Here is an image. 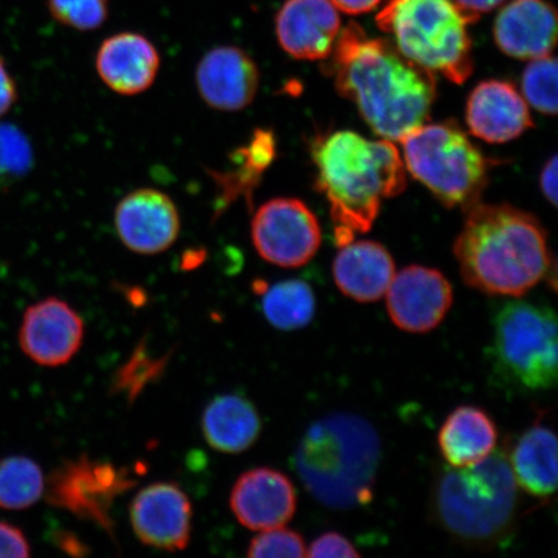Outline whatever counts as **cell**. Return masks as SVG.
<instances>
[{
    "label": "cell",
    "instance_id": "obj_17",
    "mask_svg": "<svg viewBox=\"0 0 558 558\" xmlns=\"http://www.w3.org/2000/svg\"><path fill=\"white\" fill-rule=\"evenodd\" d=\"M275 31L279 47L292 59L324 61L337 44L341 20L330 0H284Z\"/></svg>",
    "mask_w": 558,
    "mask_h": 558
},
{
    "label": "cell",
    "instance_id": "obj_28",
    "mask_svg": "<svg viewBox=\"0 0 558 558\" xmlns=\"http://www.w3.org/2000/svg\"><path fill=\"white\" fill-rule=\"evenodd\" d=\"M522 96L543 116L557 114V60L553 54L535 59L523 70Z\"/></svg>",
    "mask_w": 558,
    "mask_h": 558
},
{
    "label": "cell",
    "instance_id": "obj_20",
    "mask_svg": "<svg viewBox=\"0 0 558 558\" xmlns=\"http://www.w3.org/2000/svg\"><path fill=\"white\" fill-rule=\"evenodd\" d=\"M96 72L118 95L135 96L148 90L160 68L157 47L143 34L123 32L105 39L96 53Z\"/></svg>",
    "mask_w": 558,
    "mask_h": 558
},
{
    "label": "cell",
    "instance_id": "obj_1",
    "mask_svg": "<svg viewBox=\"0 0 558 558\" xmlns=\"http://www.w3.org/2000/svg\"><path fill=\"white\" fill-rule=\"evenodd\" d=\"M324 61L335 88L355 104L376 135L401 142L427 122L437 96L436 74L404 58L392 40L369 38L351 23Z\"/></svg>",
    "mask_w": 558,
    "mask_h": 558
},
{
    "label": "cell",
    "instance_id": "obj_33",
    "mask_svg": "<svg viewBox=\"0 0 558 558\" xmlns=\"http://www.w3.org/2000/svg\"><path fill=\"white\" fill-rule=\"evenodd\" d=\"M306 557L326 558V557H361V554L353 546L352 542L347 539L344 535L330 532L325 533L316 541H313L310 548L306 549Z\"/></svg>",
    "mask_w": 558,
    "mask_h": 558
},
{
    "label": "cell",
    "instance_id": "obj_6",
    "mask_svg": "<svg viewBox=\"0 0 558 558\" xmlns=\"http://www.w3.org/2000/svg\"><path fill=\"white\" fill-rule=\"evenodd\" d=\"M473 23L453 0H388L376 16L404 58L457 85L473 72Z\"/></svg>",
    "mask_w": 558,
    "mask_h": 558
},
{
    "label": "cell",
    "instance_id": "obj_22",
    "mask_svg": "<svg viewBox=\"0 0 558 558\" xmlns=\"http://www.w3.org/2000/svg\"><path fill=\"white\" fill-rule=\"evenodd\" d=\"M515 483L534 498L547 500L557 487V438L539 422L523 430L506 453Z\"/></svg>",
    "mask_w": 558,
    "mask_h": 558
},
{
    "label": "cell",
    "instance_id": "obj_23",
    "mask_svg": "<svg viewBox=\"0 0 558 558\" xmlns=\"http://www.w3.org/2000/svg\"><path fill=\"white\" fill-rule=\"evenodd\" d=\"M497 424L485 410L476 407L457 408L438 432L439 452L452 469L481 462L497 448Z\"/></svg>",
    "mask_w": 558,
    "mask_h": 558
},
{
    "label": "cell",
    "instance_id": "obj_2",
    "mask_svg": "<svg viewBox=\"0 0 558 558\" xmlns=\"http://www.w3.org/2000/svg\"><path fill=\"white\" fill-rule=\"evenodd\" d=\"M311 153L316 190L329 202L339 247L367 233L379 216L383 201L407 190V167L390 140L335 131L314 138Z\"/></svg>",
    "mask_w": 558,
    "mask_h": 558
},
{
    "label": "cell",
    "instance_id": "obj_26",
    "mask_svg": "<svg viewBox=\"0 0 558 558\" xmlns=\"http://www.w3.org/2000/svg\"><path fill=\"white\" fill-rule=\"evenodd\" d=\"M46 477L39 464L23 456L0 460V508L23 511L44 497Z\"/></svg>",
    "mask_w": 558,
    "mask_h": 558
},
{
    "label": "cell",
    "instance_id": "obj_21",
    "mask_svg": "<svg viewBox=\"0 0 558 558\" xmlns=\"http://www.w3.org/2000/svg\"><path fill=\"white\" fill-rule=\"evenodd\" d=\"M396 275L389 251L374 241H352L340 247L332 263L333 281L343 294L359 303L379 302Z\"/></svg>",
    "mask_w": 558,
    "mask_h": 558
},
{
    "label": "cell",
    "instance_id": "obj_18",
    "mask_svg": "<svg viewBox=\"0 0 558 558\" xmlns=\"http://www.w3.org/2000/svg\"><path fill=\"white\" fill-rule=\"evenodd\" d=\"M466 128L488 144H505L533 128L529 105L511 82L488 80L472 89L465 108Z\"/></svg>",
    "mask_w": 558,
    "mask_h": 558
},
{
    "label": "cell",
    "instance_id": "obj_19",
    "mask_svg": "<svg viewBox=\"0 0 558 558\" xmlns=\"http://www.w3.org/2000/svg\"><path fill=\"white\" fill-rule=\"evenodd\" d=\"M495 45L509 58L535 60L553 54L557 12L547 0H511L493 27Z\"/></svg>",
    "mask_w": 558,
    "mask_h": 558
},
{
    "label": "cell",
    "instance_id": "obj_9",
    "mask_svg": "<svg viewBox=\"0 0 558 558\" xmlns=\"http://www.w3.org/2000/svg\"><path fill=\"white\" fill-rule=\"evenodd\" d=\"M135 484L128 469L82 456L65 460L48 476L44 497L52 507L93 522L111 535V508Z\"/></svg>",
    "mask_w": 558,
    "mask_h": 558
},
{
    "label": "cell",
    "instance_id": "obj_30",
    "mask_svg": "<svg viewBox=\"0 0 558 558\" xmlns=\"http://www.w3.org/2000/svg\"><path fill=\"white\" fill-rule=\"evenodd\" d=\"M48 11L59 24L76 32H94L107 23L109 0H47Z\"/></svg>",
    "mask_w": 558,
    "mask_h": 558
},
{
    "label": "cell",
    "instance_id": "obj_34",
    "mask_svg": "<svg viewBox=\"0 0 558 558\" xmlns=\"http://www.w3.org/2000/svg\"><path fill=\"white\" fill-rule=\"evenodd\" d=\"M31 554V543L23 530L0 521V558H27Z\"/></svg>",
    "mask_w": 558,
    "mask_h": 558
},
{
    "label": "cell",
    "instance_id": "obj_8",
    "mask_svg": "<svg viewBox=\"0 0 558 558\" xmlns=\"http://www.w3.org/2000/svg\"><path fill=\"white\" fill-rule=\"evenodd\" d=\"M494 373L509 387L536 393L557 383V317L548 305L513 300L494 318Z\"/></svg>",
    "mask_w": 558,
    "mask_h": 558
},
{
    "label": "cell",
    "instance_id": "obj_3",
    "mask_svg": "<svg viewBox=\"0 0 558 558\" xmlns=\"http://www.w3.org/2000/svg\"><path fill=\"white\" fill-rule=\"evenodd\" d=\"M465 213L453 254L470 288L486 295L520 298L554 269L546 229L534 215L481 202Z\"/></svg>",
    "mask_w": 558,
    "mask_h": 558
},
{
    "label": "cell",
    "instance_id": "obj_29",
    "mask_svg": "<svg viewBox=\"0 0 558 558\" xmlns=\"http://www.w3.org/2000/svg\"><path fill=\"white\" fill-rule=\"evenodd\" d=\"M33 165L29 138L15 124L0 123V191L25 178Z\"/></svg>",
    "mask_w": 558,
    "mask_h": 558
},
{
    "label": "cell",
    "instance_id": "obj_16",
    "mask_svg": "<svg viewBox=\"0 0 558 558\" xmlns=\"http://www.w3.org/2000/svg\"><path fill=\"white\" fill-rule=\"evenodd\" d=\"M229 505L242 526L264 532L284 526L294 518L298 495L283 472L260 466L244 472L235 481Z\"/></svg>",
    "mask_w": 558,
    "mask_h": 558
},
{
    "label": "cell",
    "instance_id": "obj_25",
    "mask_svg": "<svg viewBox=\"0 0 558 558\" xmlns=\"http://www.w3.org/2000/svg\"><path fill=\"white\" fill-rule=\"evenodd\" d=\"M262 310L268 323L281 331H296L308 326L316 316V295L302 279H288L265 288Z\"/></svg>",
    "mask_w": 558,
    "mask_h": 558
},
{
    "label": "cell",
    "instance_id": "obj_13",
    "mask_svg": "<svg viewBox=\"0 0 558 558\" xmlns=\"http://www.w3.org/2000/svg\"><path fill=\"white\" fill-rule=\"evenodd\" d=\"M386 296L392 323L411 333L437 329L448 316L453 300L449 279L423 265H410L395 275Z\"/></svg>",
    "mask_w": 558,
    "mask_h": 558
},
{
    "label": "cell",
    "instance_id": "obj_24",
    "mask_svg": "<svg viewBox=\"0 0 558 558\" xmlns=\"http://www.w3.org/2000/svg\"><path fill=\"white\" fill-rule=\"evenodd\" d=\"M201 424L209 448L222 453L246 451L262 434L259 411L241 395L215 397L202 414Z\"/></svg>",
    "mask_w": 558,
    "mask_h": 558
},
{
    "label": "cell",
    "instance_id": "obj_10",
    "mask_svg": "<svg viewBox=\"0 0 558 558\" xmlns=\"http://www.w3.org/2000/svg\"><path fill=\"white\" fill-rule=\"evenodd\" d=\"M251 240L265 262L300 268L317 254L323 230L303 201L274 198L257 208L251 221Z\"/></svg>",
    "mask_w": 558,
    "mask_h": 558
},
{
    "label": "cell",
    "instance_id": "obj_35",
    "mask_svg": "<svg viewBox=\"0 0 558 558\" xmlns=\"http://www.w3.org/2000/svg\"><path fill=\"white\" fill-rule=\"evenodd\" d=\"M17 97L16 81L13 80L4 59L0 56V117L9 113L16 104Z\"/></svg>",
    "mask_w": 558,
    "mask_h": 558
},
{
    "label": "cell",
    "instance_id": "obj_37",
    "mask_svg": "<svg viewBox=\"0 0 558 558\" xmlns=\"http://www.w3.org/2000/svg\"><path fill=\"white\" fill-rule=\"evenodd\" d=\"M505 2L506 0H453V3L473 21L478 20L484 13L499 9Z\"/></svg>",
    "mask_w": 558,
    "mask_h": 558
},
{
    "label": "cell",
    "instance_id": "obj_36",
    "mask_svg": "<svg viewBox=\"0 0 558 558\" xmlns=\"http://www.w3.org/2000/svg\"><path fill=\"white\" fill-rule=\"evenodd\" d=\"M557 156L547 160L541 172V191L554 207L557 206Z\"/></svg>",
    "mask_w": 558,
    "mask_h": 558
},
{
    "label": "cell",
    "instance_id": "obj_4",
    "mask_svg": "<svg viewBox=\"0 0 558 558\" xmlns=\"http://www.w3.org/2000/svg\"><path fill=\"white\" fill-rule=\"evenodd\" d=\"M435 522L473 548H494L518 525L520 490L504 450L465 469L446 465L430 494Z\"/></svg>",
    "mask_w": 558,
    "mask_h": 558
},
{
    "label": "cell",
    "instance_id": "obj_7",
    "mask_svg": "<svg viewBox=\"0 0 558 558\" xmlns=\"http://www.w3.org/2000/svg\"><path fill=\"white\" fill-rule=\"evenodd\" d=\"M401 143L407 170L444 206L478 204L492 165L456 123L422 124Z\"/></svg>",
    "mask_w": 558,
    "mask_h": 558
},
{
    "label": "cell",
    "instance_id": "obj_14",
    "mask_svg": "<svg viewBox=\"0 0 558 558\" xmlns=\"http://www.w3.org/2000/svg\"><path fill=\"white\" fill-rule=\"evenodd\" d=\"M114 226L121 242L132 253L157 255L178 241L181 221L169 195L143 187L125 195L117 205Z\"/></svg>",
    "mask_w": 558,
    "mask_h": 558
},
{
    "label": "cell",
    "instance_id": "obj_38",
    "mask_svg": "<svg viewBox=\"0 0 558 558\" xmlns=\"http://www.w3.org/2000/svg\"><path fill=\"white\" fill-rule=\"evenodd\" d=\"M335 9L347 13V15L357 16L372 12L381 3V0H330Z\"/></svg>",
    "mask_w": 558,
    "mask_h": 558
},
{
    "label": "cell",
    "instance_id": "obj_32",
    "mask_svg": "<svg viewBox=\"0 0 558 558\" xmlns=\"http://www.w3.org/2000/svg\"><path fill=\"white\" fill-rule=\"evenodd\" d=\"M247 556L253 558H300L306 556L302 535L283 526L264 530L248 544Z\"/></svg>",
    "mask_w": 558,
    "mask_h": 558
},
{
    "label": "cell",
    "instance_id": "obj_31",
    "mask_svg": "<svg viewBox=\"0 0 558 558\" xmlns=\"http://www.w3.org/2000/svg\"><path fill=\"white\" fill-rule=\"evenodd\" d=\"M167 364V359H151L144 344H140L131 355L128 364L123 365L116 375L114 392H124L130 401L137 399L149 383L155 381Z\"/></svg>",
    "mask_w": 558,
    "mask_h": 558
},
{
    "label": "cell",
    "instance_id": "obj_12",
    "mask_svg": "<svg viewBox=\"0 0 558 558\" xmlns=\"http://www.w3.org/2000/svg\"><path fill=\"white\" fill-rule=\"evenodd\" d=\"M130 521L145 546L178 553L190 546L192 539V501L177 484H151L132 499Z\"/></svg>",
    "mask_w": 558,
    "mask_h": 558
},
{
    "label": "cell",
    "instance_id": "obj_27",
    "mask_svg": "<svg viewBox=\"0 0 558 558\" xmlns=\"http://www.w3.org/2000/svg\"><path fill=\"white\" fill-rule=\"evenodd\" d=\"M239 155V171L226 179V193L246 194L259 184L264 171L269 169L277 155V143L274 132L269 130H256L250 143L236 151Z\"/></svg>",
    "mask_w": 558,
    "mask_h": 558
},
{
    "label": "cell",
    "instance_id": "obj_39",
    "mask_svg": "<svg viewBox=\"0 0 558 558\" xmlns=\"http://www.w3.org/2000/svg\"><path fill=\"white\" fill-rule=\"evenodd\" d=\"M54 543L61 550L72 556H86L89 550L73 533L59 532L54 535Z\"/></svg>",
    "mask_w": 558,
    "mask_h": 558
},
{
    "label": "cell",
    "instance_id": "obj_5",
    "mask_svg": "<svg viewBox=\"0 0 558 558\" xmlns=\"http://www.w3.org/2000/svg\"><path fill=\"white\" fill-rule=\"evenodd\" d=\"M380 459V439L372 424L357 415H330L306 432L296 466L319 504L345 509L372 500Z\"/></svg>",
    "mask_w": 558,
    "mask_h": 558
},
{
    "label": "cell",
    "instance_id": "obj_11",
    "mask_svg": "<svg viewBox=\"0 0 558 558\" xmlns=\"http://www.w3.org/2000/svg\"><path fill=\"white\" fill-rule=\"evenodd\" d=\"M85 339L81 314L65 300L46 298L24 313L19 330V344L27 359L39 366L69 364L80 352Z\"/></svg>",
    "mask_w": 558,
    "mask_h": 558
},
{
    "label": "cell",
    "instance_id": "obj_15",
    "mask_svg": "<svg viewBox=\"0 0 558 558\" xmlns=\"http://www.w3.org/2000/svg\"><path fill=\"white\" fill-rule=\"evenodd\" d=\"M195 83L209 108L235 113L255 101L260 72L255 60L241 47L219 46L198 62Z\"/></svg>",
    "mask_w": 558,
    "mask_h": 558
}]
</instances>
